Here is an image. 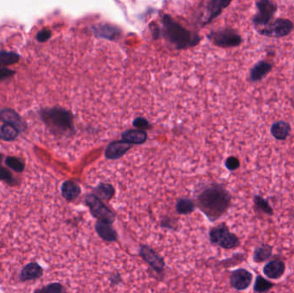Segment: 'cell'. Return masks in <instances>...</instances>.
Instances as JSON below:
<instances>
[{
	"mask_svg": "<svg viewBox=\"0 0 294 293\" xmlns=\"http://www.w3.org/2000/svg\"><path fill=\"white\" fill-rule=\"evenodd\" d=\"M231 194L220 184H210L196 196V205L211 222L219 220L231 205Z\"/></svg>",
	"mask_w": 294,
	"mask_h": 293,
	"instance_id": "6da1fadb",
	"label": "cell"
},
{
	"mask_svg": "<svg viewBox=\"0 0 294 293\" xmlns=\"http://www.w3.org/2000/svg\"><path fill=\"white\" fill-rule=\"evenodd\" d=\"M163 35L177 48H187L197 45L200 37L195 34L184 29L182 25L174 21L170 16L162 17Z\"/></svg>",
	"mask_w": 294,
	"mask_h": 293,
	"instance_id": "7a4b0ae2",
	"label": "cell"
},
{
	"mask_svg": "<svg viewBox=\"0 0 294 293\" xmlns=\"http://www.w3.org/2000/svg\"><path fill=\"white\" fill-rule=\"evenodd\" d=\"M42 118L54 134L67 135L74 131L72 114L61 108H52L43 110Z\"/></svg>",
	"mask_w": 294,
	"mask_h": 293,
	"instance_id": "3957f363",
	"label": "cell"
},
{
	"mask_svg": "<svg viewBox=\"0 0 294 293\" xmlns=\"http://www.w3.org/2000/svg\"><path fill=\"white\" fill-rule=\"evenodd\" d=\"M210 242L225 249H233L240 245L239 237L231 233L225 223L213 227L209 232Z\"/></svg>",
	"mask_w": 294,
	"mask_h": 293,
	"instance_id": "277c9868",
	"label": "cell"
},
{
	"mask_svg": "<svg viewBox=\"0 0 294 293\" xmlns=\"http://www.w3.org/2000/svg\"><path fill=\"white\" fill-rule=\"evenodd\" d=\"M257 33L262 36L268 38H280L288 36L294 30L293 22L287 18L273 19L267 26L257 29Z\"/></svg>",
	"mask_w": 294,
	"mask_h": 293,
	"instance_id": "5b68a950",
	"label": "cell"
},
{
	"mask_svg": "<svg viewBox=\"0 0 294 293\" xmlns=\"http://www.w3.org/2000/svg\"><path fill=\"white\" fill-rule=\"evenodd\" d=\"M257 13L252 17V24L256 29H260L268 25L273 21L276 12L278 11V4L272 0H258L256 1Z\"/></svg>",
	"mask_w": 294,
	"mask_h": 293,
	"instance_id": "8992f818",
	"label": "cell"
},
{
	"mask_svg": "<svg viewBox=\"0 0 294 293\" xmlns=\"http://www.w3.org/2000/svg\"><path fill=\"white\" fill-rule=\"evenodd\" d=\"M208 37L215 45L223 48H237L244 41L240 34L231 28L212 31Z\"/></svg>",
	"mask_w": 294,
	"mask_h": 293,
	"instance_id": "52a82bcc",
	"label": "cell"
},
{
	"mask_svg": "<svg viewBox=\"0 0 294 293\" xmlns=\"http://www.w3.org/2000/svg\"><path fill=\"white\" fill-rule=\"evenodd\" d=\"M85 203L90 209V213L97 221L104 222L112 224L114 222L115 217L112 211L107 205H104L99 198L95 195H88L85 198Z\"/></svg>",
	"mask_w": 294,
	"mask_h": 293,
	"instance_id": "ba28073f",
	"label": "cell"
},
{
	"mask_svg": "<svg viewBox=\"0 0 294 293\" xmlns=\"http://www.w3.org/2000/svg\"><path fill=\"white\" fill-rule=\"evenodd\" d=\"M140 256L156 273L162 274L164 272L165 266V260L151 247L141 245L140 248Z\"/></svg>",
	"mask_w": 294,
	"mask_h": 293,
	"instance_id": "9c48e42d",
	"label": "cell"
},
{
	"mask_svg": "<svg viewBox=\"0 0 294 293\" xmlns=\"http://www.w3.org/2000/svg\"><path fill=\"white\" fill-rule=\"evenodd\" d=\"M253 281V275L245 268L233 270L230 275V283L235 290L242 291L249 287Z\"/></svg>",
	"mask_w": 294,
	"mask_h": 293,
	"instance_id": "30bf717a",
	"label": "cell"
},
{
	"mask_svg": "<svg viewBox=\"0 0 294 293\" xmlns=\"http://www.w3.org/2000/svg\"><path fill=\"white\" fill-rule=\"evenodd\" d=\"M273 67V65L270 62L264 59L259 60L249 70V80L252 83L261 82L272 72Z\"/></svg>",
	"mask_w": 294,
	"mask_h": 293,
	"instance_id": "8fae6325",
	"label": "cell"
},
{
	"mask_svg": "<svg viewBox=\"0 0 294 293\" xmlns=\"http://www.w3.org/2000/svg\"><path fill=\"white\" fill-rule=\"evenodd\" d=\"M286 271V265L281 259H273L263 266V272L266 277L271 280H279Z\"/></svg>",
	"mask_w": 294,
	"mask_h": 293,
	"instance_id": "7c38bea8",
	"label": "cell"
},
{
	"mask_svg": "<svg viewBox=\"0 0 294 293\" xmlns=\"http://www.w3.org/2000/svg\"><path fill=\"white\" fill-rule=\"evenodd\" d=\"M43 268L37 262H30L27 264L22 269L19 276V280L22 282H26L30 280H38L43 277Z\"/></svg>",
	"mask_w": 294,
	"mask_h": 293,
	"instance_id": "4fadbf2b",
	"label": "cell"
},
{
	"mask_svg": "<svg viewBox=\"0 0 294 293\" xmlns=\"http://www.w3.org/2000/svg\"><path fill=\"white\" fill-rule=\"evenodd\" d=\"M291 127L290 123L285 120H278L271 125L270 133L273 139L279 141L287 139L291 134Z\"/></svg>",
	"mask_w": 294,
	"mask_h": 293,
	"instance_id": "5bb4252c",
	"label": "cell"
},
{
	"mask_svg": "<svg viewBox=\"0 0 294 293\" xmlns=\"http://www.w3.org/2000/svg\"><path fill=\"white\" fill-rule=\"evenodd\" d=\"M132 147V144H128L124 140L113 142L107 147L105 156L109 159H117L122 157L127 151Z\"/></svg>",
	"mask_w": 294,
	"mask_h": 293,
	"instance_id": "9a60e30c",
	"label": "cell"
},
{
	"mask_svg": "<svg viewBox=\"0 0 294 293\" xmlns=\"http://www.w3.org/2000/svg\"><path fill=\"white\" fill-rule=\"evenodd\" d=\"M95 229L98 236L106 242L113 243L118 239V234L115 232V229L112 227V224L97 221L95 223Z\"/></svg>",
	"mask_w": 294,
	"mask_h": 293,
	"instance_id": "2e32d148",
	"label": "cell"
},
{
	"mask_svg": "<svg viewBox=\"0 0 294 293\" xmlns=\"http://www.w3.org/2000/svg\"><path fill=\"white\" fill-rule=\"evenodd\" d=\"M0 120L3 121L5 124L14 125L19 131L23 130L25 128L24 121L22 120L18 114L11 109H6L0 111Z\"/></svg>",
	"mask_w": 294,
	"mask_h": 293,
	"instance_id": "e0dca14e",
	"label": "cell"
},
{
	"mask_svg": "<svg viewBox=\"0 0 294 293\" xmlns=\"http://www.w3.org/2000/svg\"><path fill=\"white\" fill-rule=\"evenodd\" d=\"M231 4V1L225 0H212L207 3V18L206 24H208L212 19L220 16L224 9L226 8Z\"/></svg>",
	"mask_w": 294,
	"mask_h": 293,
	"instance_id": "ac0fdd59",
	"label": "cell"
},
{
	"mask_svg": "<svg viewBox=\"0 0 294 293\" xmlns=\"http://www.w3.org/2000/svg\"><path fill=\"white\" fill-rule=\"evenodd\" d=\"M81 193V189L80 185L75 181H65L61 186V194L67 201H73L80 196Z\"/></svg>",
	"mask_w": 294,
	"mask_h": 293,
	"instance_id": "d6986e66",
	"label": "cell"
},
{
	"mask_svg": "<svg viewBox=\"0 0 294 293\" xmlns=\"http://www.w3.org/2000/svg\"><path fill=\"white\" fill-rule=\"evenodd\" d=\"M273 247L268 243H261L254 248L253 252V261L256 263H263L268 261L273 256Z\"/></svg>",
	"mask_w": 294,
	"mask_h": 293,
	"instance_id": "ffe728a7",
	"label": "cell"
},
{
	"mask_svg": "<svg viewBox=\"0 0 294 293\" xmlns=\"http://www.w3.org/2000/svg\"><path fill=\"white\" fill-rule=\"evenodd\" d=\"M147 134L145 131L129 130L122 134V140L130 144H141L146 142Z\"/></svg>",
	"mask_w": 294,
	"mask_h": 293,
	"instance_id": "44dd1931",
	"label": "cell"
},
{
	"mask_svg": "<svg viewBox=\"0 0 294 293\" xmlns=\"http://www.w3.org/2000/svg\"><path fill=\"white\" fill-rule=\"evenodd\" d=\"M253 202H254V211L257 213H263L269 217L273 216L275 212H273V208L268 203V200L264 199L263 196L254 195L253 198Z\"/></svg>",
	"mask_w": 294,
	"mask_h": 293,
	"instance_id": "7402d4cb",
	"label": "cell"
},
{
	"mask_svg": "<svg viewBox=\"0 0 294 293\" xmlns=\"http://www.w3.org/2000/svg\"><path fill=\"white\" fill-rule=\"evenodd\" d=\"M275 286H276L275 283L271 282L270 280H267L261 275H257L254 280L253 290L254 292L265 293L272 290Z\"/></svg>",
	"mask_w": 294,
	"mask_h": 293,
	"instance_id": "603a6c76",
	"label": "cell"
},
{
	"mask_svg": "<svg viewBox=\"0 0 294 293\" xmlns=\"http://www.w3.org/2000/svg\"><path fill=\"white\" fill-rule=\"evenodd\" d=\"M20 131L14 125L9 124H4L0 128V139H3L5 141H12L18 136Z\"/></svg>",
	"mask_w": 294,
	"mask_h": 293,
	"instance_id": "cb8c5ba5",
	"label": "cell"
},
{
	"mask_svg": "<svg viewBox=\"0 0 294 293\" xmlns=\"http://www.w3.org/2000/svg\"><path fill=\"white\" fill-rule=\"evenodd\" d=\"M175 209H177L178 213L181 215H188V214L193 213L195 209V205H194L193 200L183 198V199L178 200L177 205H175Z\"/></svg>",
	"mask_w": 294,
	"mask_h": 293,
	"instance_id": "d4e9b609",
	"label": "cell"
},
{
	"mask_svg": "<svg viewBox=\"0 0 294 293\" xmlns=\"http://www.w3.org/2000/svg\"><path fill=\"white\" fill-rule=\"evenodd\" d=\"M95 192L98 195L97 197L101 198L103 200H111L114 195V190L113 186L110 184L101 183L98 185L95 189Z\"/></svg>",
	"mask_w": 294,
	"mask_h": 293,
	"instance_id": "484cf974",
	"label": "cell"
},
{
	"mask_svg": "<svg viewBox=\"0 0 294 293\" xmlns=\"http://www.w3.org/2000/svg\"><path fill=\"white\" fill-rule=\"evenodd\" d=\"M19 59L20 57L17 53L2 51L0 52V67L6 68V67L16 64L18 62Z\"/></svg>",
	"mask_w": 294,
	"mask_h": 293,
	"instance_id": "4316f807",
	"label": "cell"
},
{
	"mask_svg": "<svg viewBox=\"0 0 294 293\" xmlns=\"http://www.w3.org/2000/svg\"><path fill=\"white\" fill-rule=\"evenodd\" d=\"M2 158H3V155L0 154V181H3L4 182H6L10 186H15L17 184V182L14 179L11 172L1 164Z\"/></svg>",
	"mask_w": 294,
	"mask_h": 293,
	"instance_id": "83f0119b",
	"label": "cell"
},
{
	"mask_svg": "<svg viewBox=\"0 0 294 293\" xmlns=\"http://www.w3.org/2000/svg\"><path fill=\"white\" fill-rule=\"evenodd\" d=\"M34 293H68L66 291L61 283H51L41 289L35 290Z\"/></svg>",
	"mask_w": 294,
	"mask_h": 293,
	"instance_id": "f1b7e54d",
	"label": "cell"
},
{
	"mask_svg": "<svg viewBox=\"0 0 294 293\" xmlns=\"http://www.w3.org/2000/svg\"><path fill=\"white\" fill-rule=\"evenodd\" d=\"M6 164L8 166L9 168H11V170H13L16 172H23L24 171V168H25L24 163L17 159L16 157H7L6 159Z\"/></svg>",
	"mask_w": 294,
	"mask_h": 293,
	"instance_id": "f546056e",
	"label": "cell"
},
{
	"mask_svg": "<svg viewBox=\"0 0 294 293\" xmlns=\"http://www.w3.org/2000/svg\"><path fill=\"white\" fill-rule=\"evenodd\" d=\"M225 167H226L229 171H237V170L240 167V161H239L238 157L231 156V157H229L227 159L225 160Z\"/></svg>",
	"mask_w": 294,
	"mask_h": 293,
	"instance_id": "4dcf8cb0",
	"label": "cell"
},
{
	"mask_svg": "<svg viewBox=\"0 0 294 293\" xmlns=\"http://www.w3.org/2000/svg\"><path fill=\"white\" fill-rule=\"evenodd\" d=\"M51 37V31L48 29H43V30H41L40 32L38 33L37 35H36V39H37L38 41L40 43H44L46 40H49V38Z\"/></svg>",
	"mask_w": 294,
	"mask_h": 293,
	"instance_id": "1f68e13d",
	"label": "cell"
},
{
	"mask_svg": "<svg viewBox=\"0 0 294 293\" xmlns=\"http://www.w3.org/2000/svg\"><path fill=\"white\" fill-rule=\"evenodd\" d=\"M15 74V72L12 70L7 69V68H0V81L6 80L9 77H11Z\"/></svg>",
	"mask_w": 294,
	"mask_h": 293,
	"instance_id": "d6a6232c",
	"label": "cell"
},
{
	"mask_svg": "<svg viewBox=\"0 0 294 293\" xmlns=\"http://www.w3.org/2000/svg\"><path fill=\"white\" fill-rule=\"evenodd\" d=\"M133 125L135 127V128H138L142 130V129H146V128H148V122H147V120L146 119H144V118H138V119H136L134 121H133Z\"/></svg>",
	"mask_w": 294,
	"mask_h": 293,
	"instance_id": "836d02e7",
	"label": "cell"
}]
</instances>
